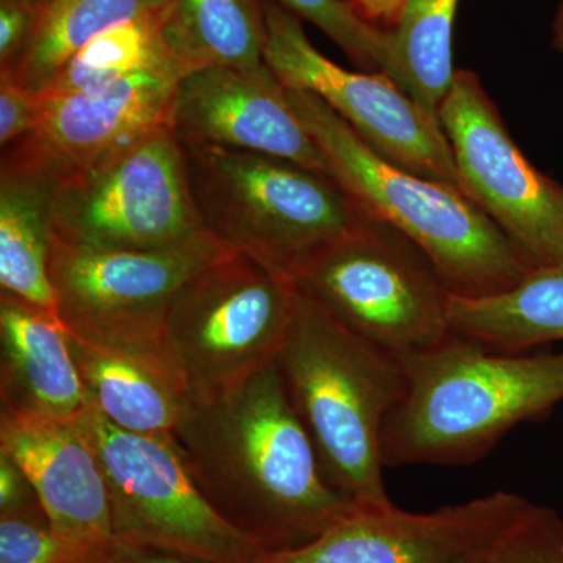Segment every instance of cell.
I'll return each instance as SVG.
<instances>
[{"mask_svg":"<svg viewBox=\"0 0 563 563\" xmlns=\"http://www.w3.org/2000/svg\"><path fill=\"white\" fill-rule=\"evenodd\" d=\"M174 439L214 510L265 551L313 542L357 506L325 481L276 361L209 401L185 399Z\"/></svg>","mask_w":563,"mask_h":563,"instance_id":"cell-1","label":"cell"},{"mask_svg":"<svg viewBox=\"0 0 563 563\" xmlns=\"http://www.w3.org/2000/svg\"><path fill=\"white\" fill-rule=\"evenodd\" d=\"M406 393L380 439L385 468L465 465L563 402V352H504L451 332L401 357Z\"/></svg>","mask_w":563,"mask_h":563,"instance_id":"cell-2","label":"cell"},{"mask_svg":"<svg viewBox=\"0 0 563 563\" xmlns=\"http://www.w3.org/2000/svg\"><path fill=\"white\" fill-rule=\"evenodd\" d=\"M276 363L333 490L357 506H391L380 439L406 393L401 358L352 332L296 285Z\"/></svg>","mask_w":563,"mask_h":563,"instance_id":"cell-3","label":"cell"},{"mask_svg":"<svg viewBox=\"0 0 563 563\" xmlns=\"http://www.w3.org/2000/svg\"><path fill=\"white\" fill-rule=\"evenodd\" d=\"M287 96L332 176L363 209L424 252L454 296L498 295L531 272L501 229L459 188L385 161L312 92Z\"/></svg>","mask_w":563,"mask_h":563,"instance_id":"cell-4","label":"cell"},{"mask_svg":"<svg viewBox=\"0 0 563 563\" xmlns=\"http://www.w3.org/2000/svg\"><path fill=\"white\" fill-rule=\"evenodd\" d=\"M181 150L203 231L225 250L247 252L285 273L365 218L329 174L257 152L203 144Z\"/></svg>","mask_w":563,"mask_h":563,"instance_id":"cell-5","label":"cell"},{"mask_svg":"<svg viewBox=\"0 0 563 563\" xmlns=\"http://www.w3.org/2000/svg\"><path fill=\"white\" fill-rule=\"evenodd\" d=\"M295 292L290 274L247 252L224 250L196 273L165 324L185 399L209 401L276 361Z\"/></svg>","mask_w":563,"mask_h":563,"instance_id":"cell-6","label":"cell"},{"mask_svg":"<svg viewBox=\"0 0 563 563\" xmlns=\"http://www.w3.org/2000/svg\"><path fill=\"white\" fill-rule=\"evenodd\" d=\"M290 276L347 329L399 358L451 333L454 295L435 266L368 211L346 235L302 258Z\"/></svg>","mask_w":563,"mask_h":563,"instance_id":"cell-7","label":"cell"},{"mask_svg":"<svg viewBox=\"0 0 563 563\" xmlns=\"http://www.w3.org/2000/svg\"><path fill=\"white\" fill-rule=\"evenodd\" d=\"M224 250L209 233L155 251L92 250L54 236L58 320L66 332L140 358L180 388L165 350L166 317L180 288Z\"/></svg>","mask_w":563,"mask_h":563,"instance_id":"cell-8","label":"cell"},{"mask_svg":"<svg viewBox=\"0 0 563 563\" xmlns=\"http://www.w3.org/2000/svg\"><path fill=\"white\" fill-rule=\"evenodd\" d=\"M77 424L101 462L114 542L211 563L261 561L265 550L214 510L174 435L121 431L91 406Z\"/></svg>","mask_w":563,"mask_h":563,"instance_id":"cell-9","label":"cell"},{"mask_svg":"<svg viewBox=\"0 0 563 563\" xmlns=\"http://www.w3.org/2000/svg\"><path fill=\"white\" fill-rule=\"evenodd\" d=\"M206 233L169 122L70 174L55 203V239L92 250H165Z\"/></svg>","mask_w":563,"mask_h":563,"instance_id":"cell-10","label":"cell"},{"mask_svg":"<svg viewBox=\"0 0 563 563\" xmlns=\"http://www.w3.org/2000/svg\"><path fill=\"white\" fill-rule=\"evenodd\" d=\"M262 3L265 63L284 88L312 92L328 103L385 161L461 190L453 151L439 120L384 73H352L329 60L307 38L301 18L276 0Z\"/></svg>","mask_w":563,"mask_h":563,"instance_id":"cell-11","label":"cell"},{"mask_svg":"<svg viewBox=\"0 0 563 563\" xmlns=\"http://www.w3.org/2000/svg\"><path fill=\"white\" fill-rule=\"evenodd\" d=\"M439 118L463 195L532 269L563 265V185L528 161L476 73H455Z\"/></svg>","mask_w":563,"mask_h":563,"instance_id":"cell-12","label":"cell"},{"mask_svg":"<svg viewBox=\"0 0 563 563\" xmlns=\"http://www.w3.org/2000/svg\"><path fill=\"white\" fill-rule=\"evenodd\" d=\"M529 503L495 492L428 514L355 506L313 542L265 551L258 563H481Z\"/></svg>","mask_w":563,"mask_h":563,"instance_id":"cell-13","label":"cell"},{"mask_svg":"<svg viewBox=\"0 0 563 563\" xmlns=\"http://www.w3.org/2000/svg\"><path fill=\"white\" fill-rule=\"evenodd\" d=\"M169 125L181 144L273 155L329 174L328 161L272 70L201 68L181 77Z\"/></svg>","mask_w":563,"mask_h":563,"instance_id":"cell-14","label":"cell"},{"mask_svg":"<svg viewBox=\"0 0 563 563\" xmlns=\"http://www.w3.org/2000/svg\"><path fill=\"white\" fill-rule=\"evenodd\" d=\"M0 453L24 472L52 528L87 554L114 543L109 487L77 420L0 409Z\"/></svg>","mask_w":563,"mask_h":563,"instance_id":"cell-15","label":"cell"},{"mask_svg":"<svg viewBox=\"0 0 563 563\" xmlns=\"http://www.w3.org/2000/svg\"><path fill=\"white\" fill-rule=\"evenodd\" d=\"M74 173L36 133L2 150L0 162V291L58 318L49 263L54 211Z\"/></svg>","mask_w":563,"mask_h":563,"instance_id":"cell-16","label":"cell"},{"mask_svg":"<svg viewBox=\"0 0 563 563\" xmlns=\"http://www.w3.org/2000/svg\"><path fill=\"white\" fill-rule=\"evenodd\" d=\"M190 70L179 63L141 69L99 90L43 95L36 135L74 172L169 122L174 92Z\"/></svg>","mask_w":563,"mask_h":563,"instance_id":"cell-17","label":"cell"},{"mask_svg":"<svg viewBox=\"0 0 563 563\" xmlns=\"http://www.w3.org/2000/svg\"><path fill=\"white\" fill-rule=\"evenodd\" d=\"M0 409L74 421L90 406L58 318L0 291Z\"/></svg>","mask_w":563,"mask_h":563,"instance_id":"cell-18","label":"cell"},{"mask_svg":"<svg viewBox=\"0 0 563 563\" xmlns=\"http://www.w3.org/2000/svg\"><path fill=\"white\" fill-rule=\"evenodd\" d=\"M68 340L88 401L110 424L140 435H174L185 396L172 377L69 332Z\"/></svg>","mask_w":563,"mask_h":563,"instance_id":"cell-19","label":"cell"},{"mask_svg":"<svg viewBox=\"0 0 563 563\" xmlns=\"http://www.w3.org/2000/svg\"><path fill=\"white\" fill-rule=\"evenodd\" d=\"M162 32L190 73L211 66L247 74L268 69L262 0H168Z\"/></svg>","mask_w":563,"mask_h":563,"instance_id":"cell-20","label":"cell"},{"mask_svg":"<svg viewBox=\"0 0 563 563\" xmlns=\"http://www.w3.org/2000/svg\"><path fill=\"white\" fill-rule=\"evenodd\" d=\"M450 324L451 332L515 354L563 342V265L531 269L498 295L453 296Z\"/></svg>","mask_w":563,"mask_h":563,"instance_id":"cell-21","label":"cell"},{"mask_svg":"<svg viewBox=\"0 0 563 563\" xmlns=\"http://www.w3.org/2000/svg\"><path fill=\"white\" fill-rule=\"evenodd\" d=\"M459 0H407L388 32L385 76L440 121L453 88V25Z\"/></svg>","mask_w":563,"mask_h":563,"instance_id":"cell-22","label":"cell"},{"mask_svg":"<svg viewBox=\"0 0 563 563\" xmlns=\"http://www.w3.org/2000/svg\"><path fill=\"white\" fill-rule=\"evenodd\" d=\"M168 0H52L10 74L21 87L44 92L66 62L99 33L165 9Z\"/></svg>","mask_w":563,"mask_h":563,"instance_id":"cell-23","label":"cell"},{"mask_svg":"<svg viewBox=\"0 0 563 563\" xmlns=\"http://www.w3.org/2000/svg\"><path fill=\"white\" fill-rule=\"evenodd\" d=\"M163 10L122 22L85 43L44 92L66 95L99 90L141 69L163 63L181 65L163 38Z\"/></svg>","mask_w":563,"mask_h":563,"instance_id":"cell-24","label":"cell"},{"mask_svg":"<svg viewBox=\"0 0 563 563\" xmlns=\"http://www.w3.org/2000/svg\"><path fill=\"white\" fill-rule=\"evenodd\" d=\"M284 9L312 22L365 73H385L388 32L362 20L347 0H276Z\"/></svg>","mask_w":563,"mask_h":563,"instance_id":"cell-25","label":"cell"},{"mask_svg":"<svg viewBox=\"0 0 563 563\" xmlns=\"http://www.w3.org/2000/svg\"><path fill=\"white\" fill-rule=\"evenodd\" d=\"M481 563H563V518L551 507L529 503Z\"/></svg>","mask_w":563,"mask_h":563,"instance_id":"cell-26","label":"cell"},{"mask_svg":"<svg viewBox=\"0 0 563 563\" xmlns=\"http://www.w3.org/2000/svg\"><path fill=\"white\" fill-rule=\"evenodd\" d=\"M88 555L52 528L43 507L0 514V563H80Z\"/></svg>","mask_w":563,"mask_h":563,"instance_id":"cell-27","label":"cell"},{"mask_svg":"<svg viewBox=\"0 0 563 563\" xmlns=\"http://www.w3.org/2000/svg\"><path fill=\"white\" fill-rule=\"evenodd\" d=\"M43 95L21 87L10 74L0 73V146L7 147L38 131Z\"/></svg>","mask_w":563,"mask_h":563,"instance_id":"cell-28","label":"cell"},{"mask_svg":"<svg viewBox=\"0 0 563 563\" xmlns=\"http://www.w3.org/2000/svg\"><path fill=\"white\" fill-rule=\"evenodd\" d=\"M41 9L31 0H0V70H10L27 47Z\"/></svg>","mask_w":563,"mask_h":563,"instance_id":"cell-29","label":"cell"},{"mask_svg":"<svg viewBox=\"0 0 563 563\" xmlns=\"http://www.w3.org/2000/svg\"><path fill=\"white\" fill-rule=\"evenodd\" d=\"M41 507L31 481L9 455L0 453V514Z\"/></svg>","mask_w":563,"mask_h":563,"instance_id":"cell-30","label":"cell"},{"mask_svg":"<svg viewBox=\"0 0 563 563\" xmlns=\"http://www.w3.org/2000/svg\"><path fill=\"white\" fill-rule=\"evenodd\" d=\"M110 563H211L172 551L136 544L114 542L110 550Z\"/></svg>","mask_w":563,"mask_h":563,"instance_id":"cell-31","label":"cell"},{"mask_svg":"<svg viewBox=\"0 0 563 563\" xmlns=\"http://www.w3.org/2000/svg\"><path fill=\"white\" fill-rule=\"evenodd\" d=\"M355 13L369 24H385L393 27L407 0H347Z\"/></svg>","mask_w":563,"mask_h":563,"instance_id":"cell-32","label":"cell"},{"mask_svg":"<svg viewBox=\"0 0 563 563\" xmlns=\"http://www.w3.org/2000/svg\"><path fill=\"white\" fill-rule=\"evenodd\" d=\"M553 46L555 51L563 52V0L553 22Z\"/></svg>","mask_w":563,"mask_h":563,"instance_id":"cell-33","label":"cell"},{"mask_svg":"<svg viewBox=\"0 0 563 563\" xmlns=\"http://www.w3.org/2000/svg\"><path fill=\"white\" fill-rule=\"evenodd\" d=\"M80 563H110V551L109 553L88 555V558L84 559Z\"/></svg>","mask_w":563,"mask_h":563,"instance_id":"cell-34","label":"cell"},{"mask_svg":"<svg viewBox=\"0 0 563 563\" xmlns=\"http://www.w3.org/2000/svg\"><path fill=\"white\" fill-rule=\"evenodd\" d=\"M31 2L35 3L38 7H46L47 3H51L52 0H31Z\"/></svg>","mask_w":563,"mask_h":563,"instance_id":"cell-35","label":"cell"}]
</instances>
